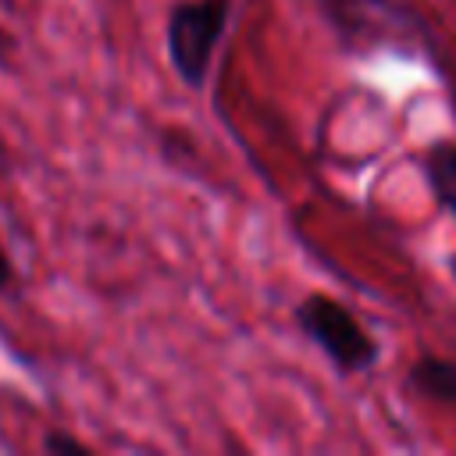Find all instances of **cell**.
<instances>
[{"label": "cell", "instance_id": "5b68a950", "mask_svg": "<svg viewBox=\"0 0 456 456\" xmlns=\"http://www.w3.org/2000/svg\"><path fill=\"white\" fill-rule=\"evenodd\" d=\"M424 175L438 207L456 217V142H435L424 157Z\"/></svg>", "mask_w": 456, "mask_h": 456}, {"label": "cell", "instance_id": "6da1fadb", "mask_svg": "<svg viewBox=\"0 0 456 456\" xmlns=\"http://www.w3.org/2000/svg\"><path fill=\"white\" fill-rule=\"evenodd\" d=\"M232 0H175L164 21V46L175 78L200 93L210 78L214 53L228 32Z\"/></svg>", "mask_w": 456, "mask_h": 456}, {"label": "cell", "instance_id": "277c9868", "mask_svg": "<svg viewBox=\"0 0 456 456\" xmlns=\"http://www.w3.org/2000/svg\"><path fill=\"white\" fill-rule=\"evenodd\" d=\"M406 381H410V388L417 395L445 403V406H456V360H449V356H420V360L410 363Z\"/></svg>", "mask_w": 456, "mask_h": 456}, {"label": "cell", "instance_id": "52a82bcc", "mask_svg": "<svg viewBox=\"0 0 456 456\" xmlns=\"http://www.w3.org/2000/svg\"><path fill=\"white\" fill-rule=\"evenodd\" d=\"M11 285H14V264H11V253H7V246L0 242V296H4Z\"/></svg>", "mask_w": 456, "mask_h": 456}, {"label": "cell", "instance_id": "3957f363", "mask_svg": "<svg viewBox=\"0 0 456 456\" xmlns=\"http://www.w3.org/2000/svg\"><path fill=\"white\" fill-rule=\"evenodd\" d=\"M321 18L335 32L338 46L349 53L374 50H413L420 21L399 0H317Z\"/></svg>", "mask_w": 456, "mask_h": 456}, {"label": "cell", "instance_id": "8992f818", "mask_svg": "<svg viewBox=\"0 0 456 456\" xmlns=\"http://www.w3.org/2000/svg\"><path fill=\"white\" fill-rule=\"evenodd\" d=\"M39 449H43L46 456H89V452H93V445H89L86 438H78V435H71V431H64V428H50V431L39 438Z\"/></svg>", "mask_w": 456, "mask_h": 456}, {"label": "cell", "instance_id": "7a4b0ae2", "mask_svg": "<svg viewBox=\"0 0 456 456\" xmlns=\"http://www.w3.org/2000/svg\"><path fill=\"white\" fill-rule=\"evenodd\" d=\"M292 321L338 374H363L381 360V342L360 324V317L342 299L328 292H306L296 303Z\"/></svg>", "mask_w": 456, "mask_h": 456}]
</instances>
